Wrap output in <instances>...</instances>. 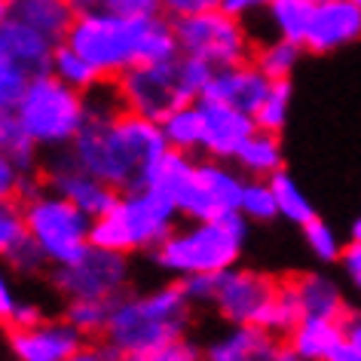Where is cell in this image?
<instances>
[{
    "mask_svg": "<svg viewBox=\"0 0 361 361\" xmlns=\"http://www.w3.org/2000/svg\"><path fill=\"white\" fill-rule=\"evenodd\" d=\"M52 74L59 80H65L68 86L80 89V92H89V89H98L102 86V77H98V71L89 65V61L80 56L77 49H71L68 43H59L56 52H52Z\"/></svg>",
    "mask_w": 361,
    "mask_h": 361,
    "instance_id": "4316f807",
    "label": "cell"
},
{
    "mask_svg": "<svg viewBox=\"0 0 361 361\" xmlns=\"http://www.w3.org/2000/svg\"><path fill=\"white\" fill-rule=\"evenodd\" d=\"M0 150L10 159H16L25 171H37V153L40 147L31 141L16 111H0Z\"/></svg>",
    "mask_w": 361,
    "mask_h": 361,
    "instance_id": "484cf974",
    "label": "cell"
},
{
    "mask_svg": "<svg viewBox=\"0 0 361 361\" xmlns=\"http://www.w3.org/2000/svg\"><path fill=\"white\" fill-rule=\"evenodd\" d=\"M43 187H49L52 193L65 196L68 202H74L80 212L89 218H102V214L116 202V193L111 184H104L102 178H95L92 171H86L80 162L71 157V150H52V157L37 169Z\"/></svg>",
    "mask_w": 361,
    "mask_h": 361,
    "instance_id": "4fadbf2b",
    "label": "cell"
},
{
    "mask_svg": "<svg viewBox=\"0 0 361 361\" xmlns=\"http://www.w3.org/2000/svg\"><path fill=\"white\" fill-rule=\"evenodd\" d=\"M40 187V171H25L19 162L0 150V200H28Z\"/></svg>",
    "mask_w": 361,
    "mask_h": 361,
    "instance_id": "d6a6232c",
    "label": "cell"
},
{
    "mask_svg": "<svg viewBox=\"0 0 361 361\" xmlns=\"http://www.w3.org/2000/svg\"><path fill=\"white\" fill-rule=\"evenodd\" d=\"M175 34L178 49L184 56L200 59L214 71L242 65V61H251V56H255L248 31L242 28V19L230 16L227 10H212L202 16H190V19H178Z\"/></svg>",
    "mask_w": 361,
    "mask_h": 361,
    "instance_id": "9c48e42d",
    "label": "cell"
},
{
    "mask_svg": "<svg viewBox=\"0 0 361 361\" xmlns=\"http://www.w3.org/2000/svg\"><path fill=\"white\" fill-rule=\"evenodd\" d=\"M31 83V74H25L19 65L0 59V111H16Z\"/></svg>",
    "mask_w": 361,
    "mask_h": 361,
    "instance_id": "d590c367",
    "label": "cell"
},
{
    "mask_svg": "<svg viewBox=\"0 0 361 361\" xmlns=\"http://www.w3.org/2000/svg\"><path fill=\"white\" fill-rule=\"evenodd\" d=\"M291 349L276 334L255 324H233L227 334L214 337L202 352V361H288Z\"/></svg>",
    "mask_w": 361,
    "mask_h": 361,
    "instance_id": "e0dca14e",
    "label": "cell"
},
{
    "mask_svg": "<svg viewBox=\"0 0 361 361\" xmlns=\"http://www.w3.org/2000/svg\"><path fill=\"white\" fill-rule=\"evenodd\" d=\"M346 337V319H300L288 334V349L300 361H324L328 352Z\"/></svg>",
    "mask_w": 361,
    "mask_h": 361,
    "instance_id": "7402d4cb",
    "label": "cell"
},
{
    "mask_svg": "<svg viewBox=\"0 0 361 361\" xmlns=\"http://www.w3.org/2000/svg\"><path fill=\"white\" fill-rule=\"evenodd\" d=\"M114 355H116V352L107 346L104 340H102V343H89V340H86L83 346H80L68 361H111Z\"/></svg>",
    "mask_w": 361,
    "mask_h": 361,
    "instance_id": "7bdbcfd3",
    "label": "cell"
},
{
    "mask_svg": "<svg viewBox=\"0 0 361 361\" xmlns=\"http://www.w3.org/2000/svg\"><path fill=\"white\" fill-rule=\"evenodd\" d=\"M65 43L98 71L102 83H116L126 71L178 56L175 22L166 16L123 19L114 13H83L71 25Z\"/></svg>",
    "mask_w": 361,
    "mask_h": 361,
    "instance_id": "7a4b0ae2",
    "label": "cell"
},
{
    "mask_svg": "<svg viewBox=\"0 0 361 361\" xmlns=\"http://www.w3.org/2000/svg\"><path fill=\"white\" fill-rule=\"evenodd\" d=\"M346 337L361 355V315H346Z\"/></svg>",
    "mask_w": 361,
    "mask_h": 361,
    "instance_id": "bcb514c9",
    "label": "cell"
},
{
    "mask_svg": "<svg viewBox=\"0 0 361 361\" xmlns=\"http://www.w3.org/2000/svg\"><path fill=\"white\" fill-rule=\"evenodd\" d=\"M324 361H361V355L355 352V346L349 343V337H343L337 346L328 352V358H324Z\"/></svg>",
    "mask_w": 361,
    "mask_h": 361,
    "instance_id": "f6af8a7d",
    "label": "cell"
},
{
    "mask_svg": "<svg viewBox=\"0 0 361 361\" xmlns=\"http://www.w3.org/2000/svg\"><path fill=\"white\" fill-rule=\"evenodd\" d=\"M303 239H306V245H310V251L319 260H324V264H331V260H340L343 255V245H340V239H337V233L331 230V224H324V221H310L303 227Z\"/></svg>",
    "mask_w": 361,
    "mask_h": 361,
    "instance_id": "e575fe53",
    "label": "cell"
},
{
    "mask_svg": "<svg viewBox=\"0 0 361 361\" xmlns=\"http://www.w3.org/2000/svg\"><path fill=\"white\" fill-rule=\"evenodd\" d=\"M273 0H224V10L236 19H245V16H255V13H264L269 10Z\"/></svg>",
    "mask_w": 361,
    "mask_h": 361,
    "instance_id": "ee69618b",
    "label": "cell"
},
{
    "mask_svg": "<svg viewBox=\"0 0 361 361\" xmlns=\"http://www.w3.org/2000/svg\"><path fill=\"white\" fill-rule=\"evenodd\" d=\"M355 4H358V6H361V0H355Z\"/></svg>",
    "mask_w": 361,
    "mask_h": 361,
    "instance_id": "816d5d0a",
    "label": "cell"
},
{
    "mask_svg": "<svg viewBox=\"0 0 361 361\" xmlns=\"http://www.w3.org/2000/svg\"><path fill=\"white\" fill-rule=\"evenodd\" d=\"M202 107V150H209L212 159H236L251 135L257 132L255 116L239 111L233 104L200 98Z\"/></svg>",
    "mask_w": 361,
    "mask_h": 361,
    "instance_id": "9a60e30c",
    "label": "cell"
},
{
    "mask_svg": "<svg viewBox=\"0 0 361 361\" xmlns=\"http://www.w3.org/2000/svg\"><path fill=\"white\" fill-rule=\"evenodd\" d=\"M98 13H114L123 19H144L159 16V0H98Z\"/></svg>",
    "mask_w": 361,
    "mask_h": 361,
    "instance_id": "f35d334b",
    "label": "cell"
},
{
    "mask_svg": "<svg viewBox=\"0 0 361 361\" xmlns=\"http://www.w3.org/2000/svg\"><path fill=\"white\" fill-rule=\"evenodd\" d=\"M159 10L166 19H190V16H202L212 10H224V0H159Z\"/></svg>",
    "mask_w": 361,
    "mask_h": 361,
    "instance_id": "74e56055",
    "label": "cell"
},
{
    "mask_svg": "<svg viewBox=\"0 0 361 361\" xmlns=\"http://www.w3.org/2000/svg\"><path fill=\"white\" fill-rule=\"evenodd\" d=\"M22 205L28 242L40 251L47 264L61 267L92 245V218L65 196L52 193L49 187H40L37 193L22 200Z\"/></svg>",
    "mask_w": 361,
    "mask_h": 361,
    "instance_id": "ba28073f",
    "label": "cell"
},
{
    "mask_svg": "<svg viewBox=\"0 0 361 361\" xmlns=\"http://www.w3.org/2000/svg\"><path fill=\"white\" fill-rule=\"evenodd\" d=\"M135 361H202V352L187 337H178V340H169V343H162V346L150 349L147 355H141Z\"/></svg>",
    "mask_w": 361,
    "mask_h": 361,
    "instance_id": "8d00e7d4",
    "label": "cell"
},
{
    "mask_svg": "<svg viewBox=\"0 0 361 361\" xmlns=\"http://www.w3.org/2000/svg\"><path fill=\"white\" fill-rule=\"evenodd\" d=\"M178 214V205L153 187L120 193L111 209L92 221V245L120 255L157 251L162 239L175 230Z\"/></svg>",
    "mask_w": 361,
    "mask_h": 361,
    "instance_id": "8992f818",
    "label": "cell"
},
{
    "mask_svg": "<svg viewBox=\"0 0 361 361\" xmlns=\"http://www.w3.org/2000/svg\"><path fill=\"white\" fill-rule=\"evenodd\" d=\"M269 86H273V80H269L255 61H242V65H230V68L214 71L202 98L233 104V107H239V111L255 116L260 102H264V95L269 92Z\"/></svg>",
    "mask_w": 361,
    "mask_h": 361,
    "instance_id": "ac0fdd59",
    "label": "cell"
},
{
    "mask_svg": "<svg viewBox=\"0 0 361 361\" xmlns=\"http://www.w3.org/2000/svg\"><path fill=\"white\" fill-rule=\"evenodd\" d=\"M111 300H68L65 319L83 334V337H104L111 322Z\"/></svg>",
    "mask_w": 361,
    "mask_h": 361,
    "instance_id": "f546056e",
    "label": "cell"
},
{
    "mask_svg": "<svg viewBox=\"0 0 361 361\" xmlns=\"http://www.w3.org/2000/svg\"><path fill=\"white\" fill-rule=\"evenodd\" d=\"M16 114L40 150H65L83 129L89 116V98L47 71V74L31 77Z\"/></svg>",
    "mask_w": 361,
    "mask_h": 361,
    "instance_id": "52a82bcc",
    "label": "cell"
},
{
    "mask_svg": "<svg viewBox=\"0 0 361 361\" xmlns=\"http://www.w3.org/2000/svg\"><path fill=\"white\" fill-rule=\"evenodd\" d=\"M300 49H303L300 43L276 37V40L264 43V47H257L255 56H251V61H255V65L276 83V80L291 77V71L297 68V61H300Z\"/></svg>",
    "mask_w": 361,
    "mask_h": 361,
    "instance_id": "f1b7e54d",
    "label": "cell"
},
{
    "mask_svg": "<svg viewBox=\"0 0 361 361\" xmlns=\"http://www.w3.org/2000/svg\"><path fill=\"white\" fill-rule=\"evenodd\" d=\"M56 47L59 43H52L49 37H43L40 31H34L16 19L0 22V59L19 65L25 74H31V77L47 74L52 68V52H56Z\"/></svg>",
    "mask_w": 361,
    "mask_h": 361,
    "instance_id": "d6986e66",
    "label": "cell"
},
{
    "mask_svg": "<svg viewBox=\"0 0 361 361\" xmlns=\"http://www.w3.org/2000/svg\"><path fill=\"white\" fill-rule=\"evenodd\" d=\"M68 150L116 193H129L147 187L157 162L169 150V141L157 120L126 111L114 92L98 104L89 102V116Z\"/></svg>",
    "mask_w": 361,
    "mask_h": 361,
    "instance_id": "6da1fadb",
    "label": "cell"
},
{
    "mask_svg": "<svg viewBox=\"0 0 361 361\" xmlns=\"http://www.w3.org/2000/svg\"><path fill=\"white\" fill-rule=\"evenodd\" d=\"M190 310L193 300L180 285H162L144 294L126 291L114 300L111 322L102 340L116 355L141 358L162 343L184 337L193 319Z\"/></svg>",
    "mask_w": 361,
    "mask_h": 361,
    "instance_id": "3957f363",
    "label": "cell"
},
{
    "mask_svg": "<svg viewBox=\"0 0 361 361\" xmlns=\"http://www.w3.org/2000/svg\"><path fill=\"white\" fill-rule=\"evenodd\" d=\"M71 4V10H74L77 16H83V13H98V0H68Z\"/></svg>",
    "mask_w": 361,
    "mask_h": 361,
    "instance_id": "7dc6e473",
    "label": "cell"
},
{
    "mask_svg": "<svg viewBox=\"0 0 361 361\" xmlns=\"http://www.w3.org/2000/svg\"><path fill=\"white\" fill-rule=\"evenodd\" d=\"M361 37V6L355 0H322L315 4L303 47L310 52H334Z\"/></svg>",
    "mask_w": 361,
    "mask_h": 361,
    "instance_id": "2e32d148",
    "label": "cell"
},
{
    "mask_svg": "<svg viewBox=\"0 0 361 361\" xmlns=\"http://www.w3.org/2000/svg\"><path fill=\"white\" fill-rule=\"evenodd\" d=\"M6 19V0H0V22Z\"/></svg>",
    "mask_w": 361,
    "mask_h": 361,
    "instance_id": "681fc988",
    "label": "cell"
},
{
    "mask_svg": "<svg viewBox=\"0 0 361 361\" xmlns=\"http://www.w3.org/2000/svg\"><path fill=\"white\" fill-rule=\"evenodd\" d=\"M242 187H245V178L227 169L221 159L196 162L178 196V212L193 221L224 218V214L239 212Z\"/></svg>",
    "mask_w": 361,
    "mask_h": 361,
    "instance_id": "8fae6325",
    "label": "cell"
},
{
    "mask_svg": "<svg viewBox=\"0 0 361 361\" xmlns=\"http://www.w3.org/2000/svg\"><path fill=\"white\" fill-rule=\"evenodd\" d=\"M352 242H361V214L352 221Z\"/></svg>",
    "mask_w": 361,
    "mask_h": 361,
    "instance_id": "c3c4849f",
    "label": "cell"
},
{
    "mask_svg": "<svg viewBox=\"0 0 361 361\" xmlns=\"http://www.w3.org/2000/svg\"><path fill=\"white\" fill-rule=\"evenodd\" d=\"M52 285L68 300H116L129 285V260L120 251L89 245L83 255L52 269Z\"/></svg>",
    "mask_w": 361,
    "mask_h": 361,
    "instance_id": "30bf717a",
    "label": "cell"
},
{
    "mask_svg": "<svg viewBox=\"0 0 361 361\" xmlns=\"http://www.w3.org/2000/svg\"><path fill=\"white\" fill-rule=\"evenodd\" d=\"M315 4H322V0H315Z\"/></svg>",
    "mask_w": 361,
    "mask_h": 361,
    "instance_id": "f5cc1de1",
    "label": "cell"
},
{
    "mask_svg": "<svg viewBox=\"0 0 361 361\" xmlns=\"http://www.w3.org/2000/svg\"><path fill=\"white\" fill-rule=\"evenodd\" d=\"M288 285H291V291H294L300 319H346L349 315L343 291L328 276L303 273V276L288 279Z\"/></svg>",
    "mask_w": 361,
    "mask_h": 361,
    "instance_id": "44dd1931",
    "label": "cell"
},
{
    "mask_svg": "<svg viewBox=\"0 0 361 361\" xmlns=\"http://www.w3.org/2000/svg\"><path fill=\"white\" fill-rule=\"evenodd\" d=\"M159 126H162V135H166L171 150L193 153L196 147H202V107H200V102L180 104L178 111H171Z\"/></svg>",
    "mask_w": 361,
    "mask_h": 361,
    "instance_id": "cb8c5ba5",
    "label": "cell"
},
{
    "mask_svg": "<svg viewBox=\"0 0 361 361\" xmlns=\"http://www.w3.org/2000/svg\"><path fill=\"white\" fill-rule=\"evenodd\" d=\"M269 187H273L276 193V205H279V214H282L285 221L291 224H300V227H306L310 221H315V209L312 202L306 200V193L300 190V184L285 175V171H276L273 178H269Z\"/></svg>",
    "mask_w": 361,
    "mask_h": 361,
    "instance_id": "83f0119b",
    "label": "cell"
},
{
    "mask_svg": "<svg viewBox=\"0 0 361 361\" xmlns=\"http://www.w3.org/2000/svg\"><path fill=\"white\" fill-rule=\"evenodd\" d=\"M343 269H346V276H349V282L355 285V291L361 294V242H349L346 248H343Z\"/></svg>",
    "mask_w": 361,
    "mask_h": 361,
    "instance_id": "60d3db41",
    "label": "cell"
},
{
    "mask_svg": "<svg viewBox=\"0 0 361 361\" xmlns=\"http://www.w3.org/2000/svg\"><path fill=\"white\" fill-rule=\"evenodd\" d=\"M288 361H300V358H294V352H291V358H288Z\"/></svg>",
    "mask_w": 361,
    "mask_h": 361,
    "instance_id": "f907efd6",
    "label": "cell"
},
{
    "mask_svg": "<svg viewBox=\"0 0 361 361\" xmlns=\"http://www.w3.org/2000/svg\"><path fill=\"white\" fill-rule=\"evenodd\" d=\"M212 74L214 68H209L205 61L178 52L175 59L150 61V65H138L126 71L111 86L116 92V102L126 111L162 123L180 104L200 102L205 89H209Z\"/></svg>",
    "mask_w": 361,
    "mask_h": 361,
    "instance_id": "277c9868",
    "label": "cell"
},
{
    "mask_svg": "<svg viewBox=\"0 0 361 361\" xmlns=\"http://www.w3.org/2000/svg\"><path fill=\"white\" fill-rule=\"evenodd\" d=\"M86 340L68 319H43L31 328L10 331V355L13 361H68Z\"/></svg>",
    "mask_w": 361,
    "mask_h": 361,
    "instance_id": "5bb4252c",
    "label": "cell"
},
{
    "mask_svg": "<svg viewBox=\"0 0 361 361\" xmlns=\"http://www.w3.org/2000/svg\"><path fill=\"white\" fill-rule=\"evenodd\" d=\"M288 107H291V86H288V80H276V83L269 86V92L264 95L260 107L255 111L257 129L279 132L288 120Z\"/></svg>",
    "mask_w": 361,
    "mask_h": 361,
    "instance_id": "836d02e7",
    "label": "cell"
},
{
    "mask_svg": "<svg viewBox=\"0 0 361 361\" xmlns=\"http://www.w3.org/2000/svg\"><path fill=\"white\" fill-rule=\"evenodd\" d=\"M22 300L16 297V288H13V282H10V276H6V269H4V264H0V324H10V319H13V312H16V306H19Z\"/></svg>",
    "mask_w": 361,
    "mask_h": 361,
    "instance_id": "ab89813d",
    "label": "cell"
},
{
    "mask_svg": "<svg viewBox=\"0 0 361 361\" xmlns=\"http://www.w3.org/2000/svg\"><path fill=\"white\" fill-rule=\"evenodd\" d=\"M37 322H43V310H40L37 303H28V300H22L19 306H16V312H13L10 324H6V331L31 328V324H37Z\"/></svg>",
    "mask_w": 361,
    "mask_h": 361,
    "instance_id": "b9f144b4",
    "label": "cell"
},
{
    "mask_svg": "<svg viewBox=\"0 0 361 361\" xmlns=\"http://www.w3.org/2000/svg\"><path fill=\"white\" fill-rule=\"evenodd\" d=\"M267 13H269V22H273L276 37L294 40L303 47L312 13H315V0H273Z\"/></svg>",
    "mask_w": 361,
    "mask_h": 361,
    "instance_id": "d4e9b609",
    "label": "cell"
},
{
    "mask_svg": "<svg viewBox=\"0 0 361 361\" xmlns=\"http://www.w3.org/2000/svg\"><path fill=\"white\" fill-rule=\"evenodd\" d=\"M282 282L269 279L255 269H227L214 276V294L212 306L218 310L230 324H255L264 328V319L269 306L276 303Z\"/></svg>",
    "mask_w": 361,
    "mask_h": 361,
    "instance_id": "7c38bea8",
    "label": "cell"
},
{
    "mask_svg": "<svg viewBox=\"0 0 361 361\" xmlns=\"http://www.w3.org/2000/svg\"><path fill=\"white\" fill-rule=\"evenodd\" d=\"M236 162L251 178H273L276 171H282V144H279V132L257 129L245 144H242V150L236 153Z\"/></svg>",
    "mask_w": 361,
    "mask_h": 361,
    "instance_id": "603a6c76",
    "label": "cell"
},
{
    "mask_svg": "<svg viewBox=\"0 0 361 361\" xmlns=\"http://www.w3.org/2000/svg\"><path fill=\"white\" fill-rule=\"evenodd\" d=\"M6 19L28 25L52 43H65L77 13L68 0H6Z\"/></svg>",
    "mask_w": 361,
    "mask_h": 361,
    "instance_id": "ffe728a7",
    "label": "cell"
},
{
    "mask_svg": "<svg viewBox=\"0 0 361 361\" xmlns=\"http://www.w3.org/2000/svg\"><path fill=\"white\" fill-rule=\"evenodd\" d=\"M28 242L22 200H0V260H10Z\"/></svg>",
    "mask_w": 361,
    "mask_h": 361,
    "instance_id": "4dcf8cb0",
    "label": "cell"
},
{
    "mask_svg": "<svg viewBox=\"0 0 361 361\" xmlns=\"http://www.w3.org/2000/svg\"><path fill=\"white\" fill-rule=\"evenodd\" d=\"M248 224L239 212L224 218L193 221L190 227L171 230L162 245L153 251L157 264L166 273L180 279L187 276H218L236 267V260L245 248Z\"/></svg>",
    "mask_w": 361,
    "mask_h": 361,
    "instance_id": "5b68a950",
    "label": "cell"
},
{
    "mask_svg": "<svg viewBox=\"0 0 361 361\" xmlns=\"http://www.w3.org/2000/svg\"><path fill=\"white\" fill-rule=\"evenodd\" d=\"M239 214L245 221H273L279 218V205L276 193L269 187V178H251L242 187V200H239Z\"/></svg>",
    "mask_w": 361,
    "mask_h": 361,
    "instance_id": "1f68e13d",
    "label": "cell"
}]
</instances>
